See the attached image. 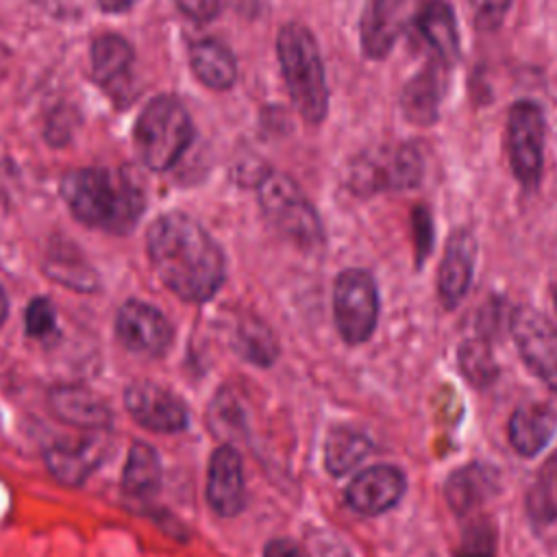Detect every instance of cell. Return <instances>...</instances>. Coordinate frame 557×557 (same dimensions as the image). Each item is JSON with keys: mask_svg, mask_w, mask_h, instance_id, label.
<instances>
[{"mask_svg": "<svg viewBox=\"0 0 557 557\" xmlns=\"http://www.w3.org/2000/svg\"><path fill=\"white\" fill-rule=\"evenodd\" d=\"M263 557H309V553L287 537H276L265 544Z\"/></svg>", "mask_w": 557, "mask_h": 557, "instance_id": "e575fe53", "label": "cell"}, {"mask_svg": "<svg viewBox=\"0 0 557 557\" xmlns=\"http://www.w3.org/2000/svg\"><path fill=\"white\" fill-rule=\"evenodd\" d=\"M333 318L346 344L370 339L379 320V289L368 270L348 268L335 278Z\"/></svg>", "mask_w": 557, "mask_h": 557, "instance_id": "ba28073f", "label": "cell"}, {"mask_svg": "<svg viewBox=\"0 0 557 557\" xmlns=\"http://www.w3.org/2000/svg\"><path fill=\"white\" fill-rule=\"evenodd\" d=\"M59 189L76 220L115 235L128 233L146 207L141 187L122 170H72L61 178Z\"/></svg>", "mask_w": 557, "mask_h": 557, "instance_id": "7a4b0ae2", "label": "cell"}, {"mask_svg": "<svg viewBox=\"0 0 557 557\" xmlns=\"http://www.w3.org/2000/svg\"><path fill=\"white\" fill-rule=\"evenodd\" d=\"M492 533L487 529H472L461 546L459 557H492Z\"/></svg>", "mask_w": 557, "mask_h": 557, "instance_id": "d6a6232c", "label": "cell"}, {"mask_svg": "<svg viewBox=\"0 0 557 557\" xmlns=\"http://www.w3.org/2000/svg\"><path fill=\"white\" fill-rule=\"evenodd\" d=\"M7 311H9V302H7V296H4V292L0 287V326H2L4 318H7Z\"/></svg>", "mask_w": 557, "mask_h": 557, "instance_id": "74e56055", "label": "cell"}, {"mask_svg": "<svg viewBox=\"0 0 557 557\" xmlns=\"http://www.w3.org/2000/svg\"><path fill=\"white\" fill-rule=\"evenodd\" d=\"M411 228L416 242V263H422L433 246V220L426 207H416L411 213Z\"/></svg>", "mask_w": 557, "mask_h": 557, "instance_id": "4dcf8cb0", "label": "cell"}, {"mask_svg": "<svg viewBox=\"0 0 557 557\" xmlns=\"http://www.w3.org/2000/svg\"><path fill=\"white\" fill-rule=\"evenodd\" d=\"M189 65L196 78L215 91H226L237 78V61L228 46L218 39H200L189 50Z\"/></svg>", "mask_w": 557, "mask_h": 557, "instance_id": "7402d4cb", "label": "cell"}, {"mask_svg": "<svg viewBox=\"0 0 557 557\" xmlns=\"http://www.w3.org/2000/svg\"><path fill=\"white\" fill-rule=\"evenodd\" d=\"M424 176V159L409 141L381 144L357 154L348 168V187L357 196L416 189Z\"/></svg>", "mask_w": 557, "mask_h": 557, "instance_id": "5b68a950", "label": "cell"}, {"mask_svg": "<svg viewBox=\"0 0 557 557\" xmlns=\"http://www.w3.org/2000/svg\"><path fill=\"white\" fill-rule=\"evenodd\" d=\"M411 28L429 46L431 57L440 59L444 65L453 67L459 61L461 44L457 20L446 0H429L416 15Z\"/></svg>", "mask_w": 557, "mask_h": 557, "instance_id": "ac0fdd59", "label": "cell"}, {"mask_svg": "<svg viewBox=\"0 0 557 557\" xmlns=\"http://www.w3.org/2000/svg\"><path fill=\"white\" fill-rule=\"evenodd\" d=\"M157 276L187 302L209 300L224 281V255L213 237L187 213L159 215L146 233Z\"/></svg>", "mask_w": 557, "mask_h": 557, "instance_id": "6da1fadb", "label": "cell"}, {"mask_svg": "<svg viewBox=\"0 0 557 557\" xmlns=\"http://www.w3.org/2000/svg\"><path fill=\"white\" fill-rule=\"evenodd\" d=\"M115 333L128 350L148 357H161L174 335L168 318L154 305L135 298L117 309Z\"/></svg>", "mask_w": 557, "mask_h": 557, "instance_id": "7c38bea8", "label": "cell"}, {"mask_svg": "<svg viewBox=\"0 0 557 557\" xmlns=\"http://www.w3.org/2000/svg\"><path fill=\"white\" fill-rule=\"evenodd\" d=\"M461 366L468 379L474 383H485L494 376V363L490 357V348L481 342H466L461 348Z\"/></svg>", "mask_w": 557, "mask_h": 557, "instance_id": "f1b7e54d", "label": "cell"}, {"mask_svg": "<svg viewBox=\"0 0 557 557\" xmlns=\"http://www.w3.org/2000/svg\"><path fill=\"white\" fill-rule=\"evenodd\" d=\"M544 111L535 100H516L507 111L505 148L509 168L527 191L537 189L544 170Z\"/></svg>", "mask_w": 557, "mask_h": 557, "instance_id": "52a82bcc", "label": "cell"}, {"mask_svg": "<svg viewBox=\"0 0 557 557\" xmlns=\"http://www.w3.org/2000/svg\"><path fill=\"white\" fill-rule=\"evenodd\" d=\"M466 2H468V9L472 11L474 26L479 30H496L503 24L513 0H466Z\"/></svg>", "mask_w": 557, "mask_h": 557, "instance_id": "f546056e", "label": "cell"}, {"mask_svg": "<svg viewBox=\"0 0 557 557\" xmlns=\"http://www.w3.org/2000/svg\"><path fill=\"white\" fill-rule=\"evenodd\" d=\"M174 2L187 17L196 22H209L220 9V0H174Z\"/></svg>", "mask_w": 557, "mask_h": 557, "instance_id": "836d02e7", "label": "cell"}, {"mask_svg": "<svg viewBox=\"0 0 557 557\" xmlns=\"http://www.w3.org/2000/svg\"><path fill=\"white\" fill-rule=\"evenodd\" d=\"M429 0H368L359 24L361 50L368 59H383L409 28Z\"/></svg>", "mask_w": 557, "mask_h": 557, "instance_id": "30bf717a", "label": "cell"}, {"mask_svg": "<svg viewBox=\"0 0 557 557\" xmlns=\"http://www.w3.org/2000/svg\"><path fill=\"white\" fill-rule=\"evenodd\" d=\"M527 513L535 529L557 524V455H553L535 476L527 496Z\"/></svg>", "mask_w": 557, "mask_h": 557, "instance_id": "484cf974", "label": "cell"}, {"mask_svg": "<svg viewBox=\"0 0 557 557\" xmlns=\"http://www.w3.org/2000/svg\"><path fill=\"white\" fill-rule=\"evenodd\" d=\"M135 150L144 165L163 172L172 168L194 139V124L174 96L152 98L139 113L133 131Z\"/></svg>", "mask_w": 557, "mask_h": 557, "instance_id": "277c9868", "label": "cell"}, {"mask_svg": "<svg viewBox=\"0 0 557 557\" xmlns=\"http://www.w3.org/2000/svg\"><path fill=\"white\" fill-rule=\"evenodd\" d=\"M124 407L144 429L157 433H178L187 426L189 413L181 398L152 381H133L124 392Z\"/></svg>", "mask_w": 557, "mask_h": 557, "instance_id": "8fae6325", "label": "cell"}, {"mask_svg": "<svg viewBox=\"0 0 557 557\" xmlns=\"http://www.w3.org/2000/svg\"><path fill=\"white\" fill-rule=\"evenodd\" d=\"M276 54L300 117L309 124H320L329 111V89L315 37L307 26L289 22L278 30Z\"/></svg>", "mask_w": 557, "mask_h": 557, "instance_id": "3957f363", "label": "cell"}, {"mask_svg": "<svg viewBox=\"0 0 557 557\" xmlns=\"http://www.w3.org/2000/svg\"><path fill=\"white\" fill-rule=\"evenodd\" d=\"M557 431V413L546 403H524L509 418L507 435L511 448L522 457L537 455Z\"/></svg>", "mask_w": 557, "mask_h": 557, "instance_id": "ffe728a7", "label": "cell"}, {"mask_svg": "<svg viewBox=\"0 0 557 557\" xmlns=\"http://www.w3.org/2000/svg\"><path fill=\"white\" fill-rule=\"evenodd\" d=\"M511 335L527 368L557 394V329L550 320L531 307H518Z\"/></svg>", "mask_w": 557, "mask_h": 557, "instance_id": "9c48e42d", "label": "cell"}, {"mask_svg": "<svg viewBox=\"0 0 557 557\" xmlns=\"http://www.w3.org/2000/svg\"><path fill=\"white\" fill-rule=\"evenodd\" d=\"M131 65H133V48L124 37L115 33H107L94 39L91 74L102 87L120 85V81L128 76Z\"/></svg>", "mask_w": 557, "mask_h": 557, "instance_id": "cb8c5ba5", "label": "cell"}, {"mask_svg": "<svg viewBox=\"0 0 557 557\" xmlns=\"http://www.w3.org/2000/svg\"><path fill=\"white\" fill-rule=\"evenodd\" d=\"M309 557H352L350 550L329 531H313L307 537Z\"/></svg>", "mask_w": 557, "mask_h": 557, "instance_id": "1f68e13d", "label": "cell"}, {"mask_svg": "<svg viewBox=\"0 0 557 557\" xmlns=\"http://www.w3.org/2000/svg\"><path fill=\"white\" fill-rule=\"evenodd\" d=\"M496 492V472L483 463H466L457 468L444 487L448 507L466 516L483 505Z\"/></svg>", "mask_w": 557, "mask_h": 557, "instance_id": "44dd1931", "label": "cell"}, {"mask_svg": "<svg viewBox=\"0 0 557 557\" xmlns=\"http://www.w3.org/2000/svg\"><path fill=\"white\" fill-rule=\"evenodd\" d=\"M50 409L67 424L104 431L111 424L109 405L83 385H57L48 396Z\"/></svg>", "mask_w": 557, "mask_h": 557, "instance_id": "d6986e66", "label": "cell"}, {"mask_svg": "<svg viewBox=\"0 0 557 557\" xmlns=\"http://www.w3.org/2000/svg\"><path fill=\"white\" fill-rule=\"evenodd\" d=\"M207 503L222 518L237 516L246 503L244 468L233 446L224 444L211 453L207 470Z\"/></svg>", "mask_w": 557, "mask_h": 557, "instance_id": "5bb4252c", "label": "cell"}, {"mask_svg": "<svg viewBox=\"0 0 557 557\" xmlns=\"http://www.w3.org/2000/svg\"><path fill=\"white\" fill-rule=\"evenodd\" d=\"M259 205L265 220L300 248L322 244V222L300 187L281 172H270L259 181Z\"/></svg>", "mask_w": 557, "mask_h": 557, "instance_id": "8992f818", "label": "cell"}, {"mask_svg": "<svg viewBox=\"0 0 557 557\" xmlns=\"http://www.w3.org/2000/svg\"><path fill=\"white\" fill-rule=\"evenodd\" d=\"M57 326V313L48 298H33L24 311V331L33 339L48 337Z\"/></svg>", "mask_w": 557, "mask_h": 557, "instance_id": "83f0119b", "label": "cell"}, {"mask_svg": "<svg viewBox=\"0 0 557 557\" xmlns=\"http://www.w3.org/2000/svg\"><path fill=\"white\" fill-rule=\"evenodd\" d=\"M161 487V461L152 446L135 442L122 470V490L137 500L152 498Z\"/></svg>", "mask_w": 557, "mask_h": 557, "instance_id": "603a6c76", "label": "cell"}, {"mask_svg": "<svg viewBox=\"0 0 557 557\" xmlns=\"http://www.w3.org/2000/svg\"><path fill=\"white\" fill-rule=\"evenodd\" d=\"M228 4H231L237 13H242V15H246V17H255L257 11H259L261 0H228Z\"/></svg>", "mask_w": 557, "mask_h": 557, "instance_id": "d590c367", "label": "cell"}, {"mask_svg": "<svg viewBox=\"0 0 557 557\" xmlns=\"http://www.w3.org/2000/svg\"><path fill=\"white\" fill-rule=\"evenodd\" d=\"M235 348L244 355V359L259 366H268L276 357V339L272 331L259 320H248L239 324Z\"/></svg>", "mask_w": 557, "mask_h": 557, "instance_id": "4316f807", "label": "cell"}, {"mask_svg": "<svg viewBox=\"0 0 557 557\" xmlns=\"http://www.w3.org/2000/svg\"><path fill=\"white\" fill-rule=\"evenodd\" d=\"M107 437L102 433L83 435L78 440H61L46 448L48 472L63 485L83 483L104 459Z\"/></svg>", "mask_w": 557, "mask_h": 557, "instance_id": "9a60e30c", "label": "cell"}, {"mask_svg": "<svg viewBox=\"0 0 557 557\" xmlns=\"http://www.w3.org/2000/svg\"><path fill=\"white\" fill-rule=\"evenodd\" d=\"M553 300H555V309H557V283H555V289H553Z\"/></svg>", "mask_w": 557, "mask_h": 557, "instance_id": "f35d334b", "label": "cell"}, {"mask_svg": "<svg viewBox=\"0 0 557 557\" xmlns=\"http://www.w3.org/2000/svg\"><path fill=\"white\" fill-rule=\"evenodd\" d=\"M407 481L400 468L379 463L361 470L346 487V505L361 516H379L396 507L405 494Z\"/></svg>", "mask_w": 557, "mask_h": 557, "instance_id": "4fadbf2b", "label": "cell"}, {"mask_svg": "<svg viewBox=\"0 0 557 557\" xmlns=\"http://www.w3.org/2000/svg\"><path fill=\"white\" fill-rule=\"evenodd\" d=\"M137 0H98L100 9L107 13H122L126 9H131Z\"/></svg>", "mask_w": 557, "mask_h": 557, "instance_id": "8d00e7d4", "label": "cell"}, {"mask_svg": "<svg viewBox=\"0 0 557 557\" xmlns=\"http://www.w3.org/2000/svg\"><path fill=\"white\" fill-rule=\"evenodd\" d=\"M476 239L468 228H457L448 242L437 272V296L446 309L459 305L472 283Z\"/></svg>", "mask_w": 557, "mask_h": 557, "instance_id": "e0dca14e", "label": "cell"}, {"mask_svg": "<svg viewBox=\"0 0 557 557\" xmlns=\"http://www.w3.org/2000/svg\"><path fill=\"white\" fill-rule=\"evenodd\" d=\"M370 453L372 442L366 433L352 426H335L329 431L324 442V466L333 476H342Z\"/></svg>", "mask_w": 557, "mask_h": 557, "instance_id": "d4e9b609", "label": "cell"}, {"mask_svg": "<svg viewBox=\"0 0 557 557\" xmlns=\"http://www.w3.org/2000/svg\"><path fill=\"white\" fill-rule=\"evenodd\" d=\"M448 65L431 57L403 87L400 111L411 124L429 126L440 115V104L446 91Z\"/></svg>", "mask_w": 557, "mask_h": 557, "instance_id": "2e32d148", "label": "cell"}]
</instances>
